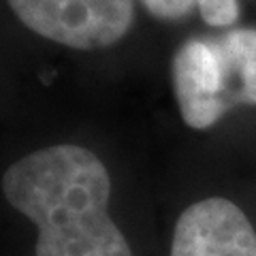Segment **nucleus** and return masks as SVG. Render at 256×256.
<instances>
[{
	"label": "nucleus",
	"mask_w": 256,
	"mask_h": 256,
	"mask_svg": "<svg viewBox=\"0 0 256 256\" xmlns=\"http://www.w3.org/2000/svg\"><path fill=\"white\" fill-rule=\"evenodd\" d=\"M2 194L36 228V256H132L109 214L105 162L77 143L28 152L6 166Z\"/></svg>",
	"instance_id": "1"
},
{
	"label": "nucleus",
	"mask_w": 256,
	"mask_h": 256,
	"mask_svg": "<svg viewBox=\"0 0 256 256\" xmlns=\"http://www.w3.org/2000/svg\"><path fill=\"white\" fill-rule=\"evenodd\" d=\"M173 92L186 126L207 130L226 116V96L222 60L214 38H188L173 56Z\"/></svg>",
	"instance_id": "3"
},
{
	"label": "nucleus",
	"mask_w": 256,
	"mask_h": 256,
	"mask_svg": "<svg viewBox=\"0 0 256 256\" xmlns=\"http://www.w3.org/2000/svg\"><path fill=\"white\" fill-rule=\"evenodd\" d=\"M214 43L222 60L228 102L256 107V28H230Z\"/></svg>",
	"instance_id": "5"
},
{
	"label": "nucleus",
	"mask_w": 256,
	"mask_h": 256,
	"mask_svg": "<svg viewBox=\"0 0 256 256\" xmlns=\"http://www.w3.org/2000/svg\"><path fill=\"white\" fill-rule=\"evenodd\" d=\"M139 2L156 20L175 22V20H184L190 13H194L198 0H139Z\"/></svg>",
	"instance_id": "7"
},
{
	"label": "nucleus",
	"mask_w": 256,
	"mask_h": 256,
	"mask_svg": "<svg viewBox=\"0 0 256 256\" xmlns=\"http://www.w3.org/2000/svg\"><path fill=\"white\" fill-rule=\"evenodd\" d=\"M171 256H256V230L239 205L207 196L180 214Z\"/></svg>",
	"instance_id": "4"
},
{
	"label": "nucleus",
	"mask_w": 256,
	"mask_h": 256,
	"mask_svg": "<svg viewBox=\"0 0 256 256\" xmlns=\"http://www.w3.org/2000/svg\"><path fill=\"white\" fill-rule=\"evenodd\" d=\"M32 34L75 52L118 45L134 24V0H6Z\"/></svg>",
	"instance_id": "2"
},
{
	"label": "nucleus",
	"mask_w": 256,
	"mask_h": 256,
	"mask_svg": "<svg viewBox=\"0 0 256 256\" xmlns=\"http://www.w3.org/2000/svg\"><path fill=\"white\" fill-rule=\"evenodd\" d=\"M196 11L212 28L230 30L239 20V0H198Z\"/></svg>",
	"instance_id": "6"
}]
</instances>
